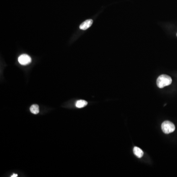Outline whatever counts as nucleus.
Segmentation results:
<instances>
[{
    "instance_id": "obj_1",
    "label": "nucleus",
    "mask_w": 177,
    "mask_h": 177,
    "mask_svg": "<svg viewBox=\"0 0 177 177\" xmlns=\"http://www.w3.org/2000/svg\"><path fill=\"white\" fill-rule=\"evenodd\" d=\"M172 82L171 77L168 75H161L157 79V84L158 88H163L164 87L170 85Z\"/></svg>"
},
{
    "instance_id": "obj_2",
    "label": "nucleus",
    "mask_w": 177,
    "mask_h": 177,
    "mask_svg": "<svg viewBox=\"0 0 177 177\" xmlns=\"http://www.w3.org/2000/svg\"><path fill=\"white\" fill-rule=\"evenodd\" d=\"M162 131L165 134H169L175 131V125L171 122L166 121L162 124Z\"/></svg>"
},
{
    "instance_id": "obj_3",
    "label": "nucleus",
    "mask_w": 177,
    "mask_h": 177,
    "mask_svg": "<svg viewBox=\"0 0 177 177\" xmlns=\"http://www.w3.org/2000/svg\"><path fill=\"white\" fill-rule=\"evenodd\" d=\"M18 62L21 65H27L31 63L32 59L31 57L27 54H22L20 55L18 58Z\"/></svg>"
},
{
    "instance_id": "obj_4",
    "label": "nucleus",
    "mask_w": 177,
    "mask_h": 177,
    "mask_svg": "<svg viewBox=\"0 0 177 177\" xmlns=\"http://www.w3.org/2000/svg\"><path fill=\"white\" fill-rule=\"evenodd\" d=\"M93 20L92 19H89L85 21L82 23L81 25H80V29L81 30H86L90 27L93 24Z\"/></svg>"
},
{
    "instance_id": "obj_5",
    "label": "nucleus",
    "mask_w": 177,
    "mask_h": 177,
    "mask_svg": "<svg viewBox=\"0 0 177 177\" xmlns=\"http://www.w3.org/2000/svg\"><path fill=\"white\" fill-rule=\"evenodd\" d=\"M133 153L138 158H141L144 155V153L143 152L142 150L137 147H135L133 149Z\"/></svg>"
},
{
    "instance_id": "obj_6",
    "label": "nucleus",
    "mask_w": 177,
    "mask_h": 177,
    "mask_svg": "<svg viewBox=\"0 0 177 177\" xmlns=\"http://www.w3.org/2000/svg\"><path fill=\"white\" fill-rule=\"evenodd\" d=\"M88 104V102L84 100H79L76 101L75 104V106L78 108H83L86 106Z\"/></svg>"
},
{
    "instance_id": "obj_7",
    "label": "nucleus",
    "mask_w": 177,
    "mask_h": 177,
    "mask_svg": "<svg viewBox=\"0 0 177 177\" xmlns=\"http://www.w3.org/2000/svg\"><path fill=\"white\" fill-rule=\"evenodd\" d=\"M30 111L33 114H38L39 112V106L38 105L33 104L30 107Z\"/></svg>"
},
{
    "instance_id": "obj_8",
    "label": "nucleus",
    "mask_w": 177,
    "mask_h": 177,
    "mask_svg": "<svg viewBox=\"0 0 177 177\" xmlns=\"http://www.w3.org/2000/svg\"><path fill=\"white\" fill-rule=\"evenodd\" d=\"M11 177H18V175H17V174H13V175H12V176H11Z\"/></svg>"
},
{
    "instance_id": "obj_9",
    "label": "nucleus",
    "mask_w": 177,
    "mask_h": 177,
    "mask_svg": "<svg viewBox=\"0 0 177 177\" xmlns=\"http://www.w3.org/2000/svg\"></svg>"
}]
</instances>
